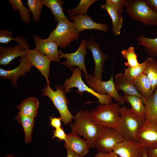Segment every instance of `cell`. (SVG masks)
Returning <instances> with one entry per match:
<instances>
[{"instance_id":"6da1fadb","label":"cell","mask_w":157,"mask_h":157,"mask_svg":"<svg viewBox=\"0 0 157 157\" xmlns=\"http://www.w3.org/2000/svg\"><path fill=\"white\" fill-rule=\"evenodd\" d=\"M74 117L75 121L71 125L72 131L82 136L89 142L90 148H94L95 142L104 127L94 121L88 110L78 111Z\"/></svg>"},{"instance_id":"7a4b0ae2","label":"cell","mask_w":157,"mask_h":157,"mask_svg":"<svg viewBox=\"0 0 157 157\" xmlns=\"http://www.w3.org/2000/svg\"><path fill=\"white\" fill-rule=\"evenodd\" d=\"M144 121L124 106L120 108V115L115 129L125 139L137 141V133Z\"/></svg>"},{"instance_id":"3957f363","label":"cell","mask_w":157,"mask_h":157,"mask_svg":"<svg viewBox=\"0 0 157 157\" xmlns=\"http://www.w3.org/2000/svg\"><path fill=\"white\" fill-rule=\"evenodd\" d=\"M90 112L92 119L98 124L115 129L120 115V108L117 103L100 104Z\"/></svg>"},{"instance_id":"277c9868","label":"cell","mask_w":157,"mask_h":157,"mask_svg":"<svg viewBox=\"0 0 157 157\" xmlns=\"http://www.w3.org/2000/svg\"><path fill=\"white\" fill-rule=\"evenodd\" d=\"M126 12L132 19L149 26L157 25V13L152 10L144 0H129Z\"/></svg>"},{"instance_id":"5b68a950","label":"cell","mask_w":157,"mask_h":157,"mask_svg":"<svg viewBox=\"0 0 157 157\" xmlns=\"http://www.w3.org/2000/svg\"><path fill=\"white\" fill-rule=\"evenodd\" d=\"M79 37V32L76 29L73 22L67 17L58 21L57 26L50 33L47 38L54 41L61 48L63 49Z\"/></svg>"},{"instance_id":"8992f818","label":"cell","mask_w":157,"mask_h":157,"mask_svg":"<svg viewBox=\"0 0 157 157\" xmlns=\"http://www.w3.org/2000/svg\"><path fill=\"white\" fill-rule=\"evenodd\" d=\"M56 88V90L54 91L51 88L49 84H47L42 90V94L50 98L58 111L61 121L65 125H67L72 122L74 117L68 108V100L64 88L60 85L57 86Z\"/></svg>"},{"instance_id":"52a82bcc","label":"cell","mask_w":157,"mask_h":157,"mask_svg":"<svg viewBox=\"0 0 157 157\" xmlns=\"http://www.w3.org/2000/svg\"><path fill=\"white\" fill-rule=\"evenodd\" d=\"M82 71L79 68L75 67L70 77L65 80L62 86L66 93L70 92L71 88L76 87L78 89L76 91L78 94L81 95L84 91L88 92L96 97L100 104L111 103L112 97L111 96L107 94H99L85 84L81 78Z\"/></svg>"},{"instance_id":"ba28073f","label":"cell","mask_w":157,"mask_h":157,"mask_svg":"<svg viewBox=\"0 0 157 157\" xmlns=\"http://www.w3.org/2000/svg\"><path fill=\"white\" fill-rule=\"evenodd\" d=\"M89 86L97 93L101 94H106L113 97L119 105L125 103L123 96L117 90L114 81L113 74L110 79L106 81H102L92 76L91 74L83 75Z\"/></svg>"},{"instance_id":"9c48e42d","label":"cell","mask_w":157,"mask_h":157,"mask_svg":"<svg viewBox=\"0 0 157 157\" xmlns=\"http://www.w3.org/2000/svg\"><path fill=\"white\" fill-rule=\"evenodd\" d=\"M125 139L115 129L104 127L101 134L95 142L94 148L99 153L113 151L116 146Z\"/></svg>"},{"instance_id":"30bf717a","label":"cell","mask_w":157,"mask_h":157,"mask_svg":"<svg viewBox=\"0 0 157 157\" xmlns=\"http://www.w3.org/2000/svg\"><path fill=\"white\" fill-rule=\"evenodd\" d=\"M87 39L84 38L81 42L77 50L73 53H63L59 50V58H65L66 60L61 62L60 64L66 66L71 71H73V66H76L83 71L85 74H88L85 64V58L87 53Z\"/></svg>"},{"instance_id":"8fae6325","label":"cell","mask_w":157,"mask_h":157,"mask_svg":"<svg viewBox=\"0 0 157 157\" xmlns=\"http://www.w3.org/2000/svg\"><path fill=\"white\" fill-rule=\"evenodd\" d=\"M136 141L146 149L157 148V124L144 120L137 133Z\"/></svg>"},{"instance_id":"7c38bea8","label":"cell","mask_w":157,"mask_h":157,"mask_svg":"<svg viewBox=\"0 0 157 157\" xmlns=\"http://www.w3.org/2000/svg\"><path fill=\"white\" fill-rule=\"evenodd\" d=\"M28 64L32 67H35L46 79L47 84H49L48 79L50 70V63L52 61L35 48L27 49L25 56Z\"/></svg>"},{"instance_id":"4fadbf2b","label":"cell","mask_w":157,"mask_h":157,"mask_svg":"<svg viewBox=\"0 0 157 157\" xmlns=\"http://www.w3.org/2000/svg\"><path fill=\"white\" fill-rule=\"evenodd\" d=\"M87 48L89 49L92 53L95 66L93 76L101 81L102 80V74L103 67L106 60L108 58V56L106 53L101 51L99 45L94 39L90 38L87 42Z\"/></svg>"},{"instance_id":"5bb4252c","label":"cell","mask_w":157,"mask_h":157,"mask_svg":"<svg viewBox=\"0 0 157 157\" xmlns=\"http://www.w3.org/2000/svg\"><path fill=\"white\" fill-rule=\"evenodd\" d=\"M35 45V49L52 61L59 62L58 44L55 42L47 38L42 39L36 35L33 36Z\"/></svg>"},{"instance_id":"9a60e30c","label":"cell","mask_w":157,"mask_h":157,"mask_svg":"<svg viewBox=\"0 0 157 157\" xmlns=\"http://www.w3.org/2000/svg\"><path fill=\"white\" fill-rule=\"evenodd\" d=\"M67 135L64 144L66 149L72 151L80 157L85 156L90 148L89 142L86 140L81 138L74 132L72 131Z\"/></svg>"},{"instance_id":"2e32d148","label":"cell","mask_w":157,"mask_h":157,"mask_svg":"<svg viewBox=\"0 0 157 157\" xmlns=\"http://www.w3.org/2000/svg\"><path fill=\"white\" fill-rule=\"evenodd\" d=\"M144 147L136 141L125 139L113 151L121 157H142Z\"/></svg>"},{"instance_id":"e0dca14e","label":"cell","mask_w":157,"mask_h":157,"mask_svg":"<svg viewBox=\"0 0 157 157\" xmlns=\"http://www.w3.org/2000/svg\"><path fill=\"white\" fill-rule=\"evenodd\" d=\"M29 48L28 43L15 45L13 47H0V65H6L15 58L25 56L27 49Z\"/></svg>"},{"instance_id":"ac0fdd59","label":"cell","mask_w":157,"mask_h":157,"mask_svg":"<svg viewBox=\"0 0 157 157\" xmlns=\"http://www.w3.org/2000/svg\"><path fill=\"white\" fill-rule=\"evenodd\" d=\"M73 21L74 26L79 32L85 30L96 29L106 32L108 30V25L98 23L93 21L92 18L87 15H80L70 17Z\"/></svg>"},{"instance_id":"d6986e66","label":"cell","mask_w":157,"mask_h":157,"mask_svg":"<svg viewBox=\"0 0 157 157\" xmlns=\"http://www.w3.org/2000/svg\"><path fill=\"white\" fill-rule=\"evenodd\" d=\"M19 64L15 68L10 70H6L0 68V76L5 79H9L13 86L15 88L17 81L20 76H24L25 73L31 71L32 66L28 63L25 56L19 58Z\"/></svg>"},{"instance_id":"ffe728a7","label":"cell","mask_w":157,"mask_h":157,"mask_svg":"<svg viewBox=\"0 0 157 157\" xmlns=\"http://www.w3.org/2000/svg\"><path fill=\"white\" fill-rule=\"evenodd\" d=\"M115 86L118 92L122 90L123 93L128 95H134L139 97L144 104L147 100L138 91L133 82L129 81L124 74L122 73H117L114 81Z\"/></svg>"},{"instance_id":"44dd1931","label":"cell","mask_w":157,"mask_h":157,"mask_svg":"<svg viewBox=\"0 0 157 157\" xmlns=\"http://www.w3.org/2000/svg\"><path fill=\"white\" fill-rule=\"evenodd\" d=\"M101 8L106 10L110 16L112 21V29L115 35H120L123 22L121 14L119 13L113 6L106 2L101 5Z\"/></svg>"},{"instance_id":"7402d4cb","label":"cell","mask_w":157,"mask_h":157,"mask_svg":"<svg viewBox=\"0 0 157 157\" xmlns=\"http://www.w3.org/2000/svg\"><path fill=\"white\" fill-rule=\"evenodd\" d=\"M39 104V101L36 98L29 97L23 100L17 107L19 112L34 119L37 116Z\"/></svg>"},{"instance_id":"603a6c76","label":"cell","mask_w":157,"mask_h":157,"mask_svg":"<svg viewBox=\"0 0 157 157\" xmlns=\"http://www.w3.org/2000/svg\"><path fill=\"white\" fill-rule=\"evenodd\" d=\"M123 94V99L125 102L129 103L131 105V111L137 117L145 120L146 109L141 99L135 95Z\"/></svg>"},{"instance_id":"cb8c5ba5","label":"cell","mask_w":157,"mask_h":157,"mask_svg":"<svg viewBox=\"0 0 157 157\" xmlns=\"http://www.w3.org/2000/svg\"><path fill=\"white\" fill-rule=\"evenodd\" d=\"M144 105L146 109L144 120L157 124V87Z\"/></svg>"},{"instance_id":"d4e9b609","label":"cell","mask_w":157,"mask_h":157,"mask_svg":"<svg viewBox=\"0 0 157 157\" xmlns=\"http://www.w3.org/2000/svg\"><path fill=\"white\" fill-rule=\"evenodd\" d=\"M15 118L22 126L24 133V141L28 144L31 142L32 131L34 126V119L31 118L20 112H18Z\"/></svg>"},{"instance_id":"484cf974","label":"cell","mask_w":157,"mask_h":157,"mask_svg":"<svg viewBox=\"0 0 157 157\" xmlns=\"http://www.w3.org/2000/svg\"><path fill=\"white\" fill-rule=\"evenodd\" d=\"M133 82L138 91L146 99L150 97L153 92L150 81L145 74L139 75Z\"/></svg>"},{"instance_id":"4316f807","label":"cell","mask_w":157,"mask_h":157,"mask_svg":"<svg viewBox=\"0 0 157 157\" xmlns=\"http://www.w3.org/2000/svg\"><path fill=\"white\" fill-rule=\"evenodd\" d=\"M146 68L144 72L149 78L153 92L157 87V60L149 57L145 60Z\"/></svg>"},{"instance_id":"83f0119b","label":"cell","mask_w":157,"mask_h":157,"mask_svg":"<svg viewBox=\"0 0 157 157\" xmlns=\"http://www.w3.org/2000/svg\"><path fill=\"white\" fill-rule=\"evenodd\" d=\"M137 41L139 46H143L147 53L151 57H157V38H149L142 34L137 38Z\"/></svg>"},{"instance_id":"f1b7e54d","label":"cell","mask_w":157,"mask_h":157,"mask_svg":"<svg viewBox=\"0 0 157 157\" xmlns=\"http://www.w3.org/2000/svg\"><path fill=\"white\" fill-rule=\"evenodd\" d=\"M43 5L48 7L54 16L55 20L57 22L67 17L63 10L62 5L65 1L62 0H42Z\"/></svg>"},{"instance_id":"f546056e","label":"cell","mask_w":157,"mask_h":157,"mask_svg":"<svg viewBox=\"0 0 157 157\" xmlns=\"http://www.w3.org/2000/svg\"><path fill=\"white\" fill-rule=\"evenodd\" d=\"M8 1L14 11L18 10L19 11L22 21L26 23L30 22L31 16L29 14L31 12L29 9L23 5L21 0H8Z\"/></svg>"},{"instance_id":"4dcf8cb0","label":"cell","mask_w":157,"mask_h":157,"mask_svg":"<svg viewBox=\"0 0 157 157\" xmlns=\"http://www.w3.org/2000/svg\"><path fill=\"white\" fill-rule=\"evenodd\" d=\"M146 61L135 67H128L124 69V73L127 78L133 82L134 80L140 74L144 73L146 68Z\"/></svg>"},{"instance_id":"1f68e13d","label":"cell","mask_w":157,"mask_h":157,"mask_svg":"<svg viewBox=\"0 0 157 157\" xmlns=\"http://www.w3.org/2000/svg\"><path fill=\"white\" fill-rule=\"evenodd\" d=\"M97 0H81L78 5L75 8L66 10L68 14L71 16L80 15H86L90 6Z\"/></svg>"},{"instance_id":"d6a6232c","label":"cell","mask_w":157,"mask_h":157,"mask_svg":"<svg viewBox=\"0 0 157 157\" xmlns=\"http://www.w3.org/2000/svg\"><path fill=\"white\" fill-rule=\"evenodd\" d=\"M26 4L31 12L34 21L38 23L40 20L42 6V0H27Z\"/></svg>"},{"instance_id":"836d02e7","label":"cell","mask_w":157,"mask_h":157,"mask_svg":"<svg viewBox=\"0 0 157 157\" xmlns=\"http://www.w3.org/2000/svg\"><path fill=\"white\" fill-rule=\"evenodd\" d=\"M123 57L127 60L125 63L126 66L135 67L139 65L137 56L135 53L134 47H130L127 49H124L121 52Z\"/></svg>"},{"instance_id":"e575fe53","label":"cell","mask_w":157,"mask_h":157,"mask_svg":"<svg viewBox=\"0 0 157 157\" xmlns=\"http://www.w3.org/2000/svg\"><path fill=\"white\" fill-rule=\"evenodd\" d=\"M106 2L109 3L117 9L119 13L121 14L123 12V8L126 6L128 1L127 0H106Z\"/></svg>"},{"instance_id":"d590c367","label":"cell","mask_w":157,"mask_h":157,"mask_svg":"<svg viewBox=\"0 0 157 157\" xmlns=\"http://www.w3.org/2000/svg\"><path fill=\"white\" fill-rule=\"evenodd\" d=\"M12 31L7 29L4 30H0V42L1 44H6L12 40H15L12 37Z\"/></svg>"},{"instance_id":"8d00e7d4","label":"cell","mask_w":157,"mask_h":157,"mask_svg":"<svg viewBox=\"0 0 157 157\" xmlns=\"http://www.w3.org/2000/svg\"><path fill=\"white\" fill-rule=\"evenodd\" d=\"M53 136L52 138L53 139L55 138H57L60 141L64 140L65 141L66 140L67 134H66L63 129L61 128L56 129L53 131Z\"/></svg>"},{"instance_id":"74e56055","label":"cell","mask_w":157,"mask_h":157,"mask_svg":"<svg viewBox=\"0 0 157 157\" xmlns=\"http://www.w3.org/2000/svg\"><path fill=\"white\" fill-rule=\"evenodd\" d=\"M50 121V125L56 129H58L61 127V124L60 117H52L49 116Z\"/></svg>"},{"instance_id":"f35d334b","label":"cell","mask_w":157,"mask_h":157,"mask_svg":"<svg viewBox=\"0 0 157 157\" xmlns=\"http://www.w3.org/2000/svg\"><path fill=\"white\" fill-rule=\"evenodd\" d=\"M94 157H121L113 151L105 153L98 152Z\"/></svg>"},{"instance_id":"ab89813d","label":"cell","mask_w":157,"mask_h":157,"mask_svg":"<svg viewBox=\"0 0 157 157\" xmlns=\"http://www.w3.org/2000/svg\"><path fill=\"white\" fill-rule=\"evenodd\" d=\"M144 1L152 10L157 13V0H144Z\"/></svg>"},{"instance_id":"60d3db41","label":"cell","mask_w":157,"mask_h":157,"mask_svg":"<svg viewBox=\"0 0 157 157\" xmlns=\"http://www.w3.org/2000/svg\"><path fill=\"white\" fill-rule=\"evenodd\" d=\"M146 150L148 157H157V148L154 149L147 148Z\"/></svg>"},{"instance_id":"b9f144b4","label":"cell","mask_w":157,"mask_h":157,"mask_svg":"<svg viewBox=\"0 0 157 157\" xmlns=\"http://www.w3.org/2000/svg\"><path fill=\"white\" fill-rule=\"evenodd\" d=\"M67 157H80L77 154L70 150H67Z\"/></svg>"},{"instance_id":"7bdbcfd3","label":"cell","mask_w":157,"mask_h":157,"mask_svg":"<svg viewBox=\"0 0 157 157\" xmlns=\"http://www.w3.org/2000/svg\"><path fill=\"white\" fill-rule=\"evenodd\" d=\"M142 157H148L146 149L144 148L143 153Z\"/></svg>"},{"instance_id":"ee69618b","label":"cell","mask_w":157,"mask_h":157,"mask_svg":"<svg viewBox=\"0 0 157 157\" xmlns=\"http://www.w3.org/2000/svg\"><path fill=\"white\" fill-rule=\"evenodd\" d=\"M3 157H15L11 154H8L4 156Z\"/></svg>"}]
</instances>
